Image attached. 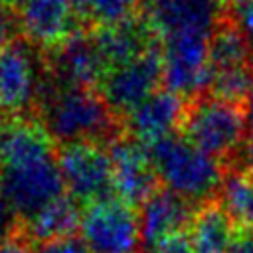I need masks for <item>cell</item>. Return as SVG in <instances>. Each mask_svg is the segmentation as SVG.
Returning a JSON list of instances; mask_svg holds the SVG:
<instances>
[{
    "label": "cell",
    "mask_w": 253,
    "mask_h": 253,
    "mask_svg": "<svg viewBox=\"0 0 253 253\" xmlns=\"http://www.w3.org/2000/svg\"><path fill=\"white\" fill-rule=\"evenodd\" d=\"M18 22L22 38L43 51L61 45L81 30L73 0H22Z\"/></svg>",
    "instance_id": "12"
},
{
    "label": "cell",
    "mask_w": 253,
    "mask_h": 253,
    "mask_svg": "<svg viewBox=\"0 0 253 253\" xmlns=\"http://www.w3.org/2000/svg\"><path fill=\"white\" fill-rule=\"evenodd\" d=\"M221 14L217 0H148L144 16L160 42L162 36L184 30L211 32Z\"/></svg>",
    "instance_id": "16"
},
{
    "label": "cell",
    "mask_w": 253,
    "mask_h": 253,
    "mask_svg": "<svg viewBox=\"0 0 253 253\" xmlns=\"http://www.w3.org/2000/svg\"><path fill=\"white\" fill-rule=\"evenodd\" d=\"M79 237L91 253H140L138 211L121 198H109L81 210Z\"/></svg>",
    "instance_id": "8"
},
{
    "label": "cell",
    "mask_w": 253,
    "mask_h": 253,
    "mask_svg": "<svg viewBox=\"0 0 253 253\" xmlns=\"http://www.w3.org/2000/svg\"><path fill=\"white\" fill-rule=\"evenodd\" d=\"M0 253H34V243L24 233H20L14 239L0 245Z\"/></svg>",
    "instance_id": "25"
},
{
    "label": "cell",
    "mask_w": 253,
    "mask_h": 253,
    "mask_svg": "<svg viewBox=\"0 0 253 253\" xmlns=\"http://www.w3.org/2000/svg\"><path fill=\"white\" fill-rule=\"evenodd\" d=\"M239 233L225 210L213 200L196 208L188 241L196 253H225Z\"/></svg>",
    "instance_id": "17"
},
{
    "label": "cell",
    "mask_w": 253,
    "mask_h": 253,
    "mask_svg": "<svg viewBox=\"0 0 253 253\" xmlns=\"http://www.w3.org/2000/svg\"><path fill=\"white\" fill-rule=\"evenodd\" d=\"M20 38L18 12L12 4L0 0V49Z\"/></svg>",
    "instance_id": "22"
},
{
    "label": "cell",
    "mask_w": 253,
    "mask_h": 253,
    "mask_svg": "<svg viewBox=\"0 0 253 253\" xmlns=\"http://www.w3.org/2000/svg\"><path fill=\"white\" fill-rule=\"evenodd\" d=\"M184 109L186 101L182 95L170 89H158L123 119L125 132L148 146L160 138L176 134L174 130L180 128Z\"/></svg>",
    "instance_id": "14"
},
{
    "label": "cell",
    "mask_w": 253,
    "mask_h": 253,
    "mask_svg": "<svg viewBox=\"0 0 253 253\" xmlns=\"http://www.w3.org/2000/svg\"><path fill=\"white\" fill-rule=\"evenodd\" d=\"M243 113H245V125H247V136L253 138V89L247 95L243 103Z\"/></svg>",
    "instance_id": "28"
},
{
    "label": "cell",
    "mask_w": 253,
    "mask_h": 253,
    "mask_svg": "<svg viewBox=\"0 0 253 253\" xmlns=\"http://www.w3.org/2000/svg\"><path fill=\"white\" fill-rule=\"evenodd\" d=\"M47 75L42 49L18 38L0 49V115L20 119L36 111Z\"/></svg>",
    "instance_id": "5"
},
{
    "label": "cell",
    "mask_w": 253,
    "mask_h": 253,
    "mask_svg": "<svg viewBox=\"0 0 253 253\" xmlns=\"http://www.w3.org/2000/svg\"><path fill=\"white\" fill-rule=\"evenodd\" d=\"M152 253H196V251L192 249V245L188 241V235H184V237H178V239H172V241L160 245Z\"/></svg>",
    "instance_id": "26"
},
{
    "label": "cell",
    "mask_w": 253,
    "mask_h": 253,
    "mask_svg": "<svg viewBox=\"0 0 253 253\" xmlns=\"http://www.w3.org/2000/svg\"><path fill=\"white\" fill-rule=\"evenodd\" d=\"M0 196L22 225L67 196L57 150L38 119L0 123Z\"/></svg>",
    "instance_id": "1"
},
{
    "label": "cell",
    "mask_w": 253,
    "mask_h": 253,
    "mask_svg": "<svg viewBox=\"0 0 253 253\" xmlns=\"http://www.w3.org/2000/svg\"><path fill=\"white\" fill-rule=\"evenodd\" d=\"M57 162L63 176L65 192L79 206L115 198L113 162L107 144L71 142L57 150Z\"/></svg>",
    "instance_id": "7"
},
{
    "label": "cell",
    "mask_w": 253,
    "mask_h": 253,
    "mask_svg": "<svg viewBox=\"0 0 253 253\" xmlns=\"http://www.w3.org/2000/svg\"><path fill=\"white\" fill-rule=\"evenodd\" d=\"M164 83L160 47H152L144 55L113 67L101 81V95L105 97L111 111L123 121L134 107L158 91Z\"/></svg>",
    "instance_id": "9"
},
{
    "label": "cell",
    "mask_w": 253,
    "mask_h": 253,
    "mask_svg": "<svg viewBox=\"0 0 253 253\" xmlns=\"http://www.w3.org/2000/svg\"><path fill=\"white\" fill-rule=\"evenodd\" d=\"M79 223H81V206L69 196H63L61 200L51 204L45 211H42L36 219L22 225V233L36 245L51 239L71 237L79 231Z\"/></svg>",
    "instance_id": "20"
},
{
    "label": "cell",
    "mask_w": 253,
    "mask_h": 253,
    "mask_svg": "<svg viewBox=\"0 0 253 253\" xmlns=\"http://www.w3.org/2000/svg\"><path fill=\"white\" fill-rule=\"evenodd\" d=\"M49 77L59 85L91 87L101 85L109 73V65L103 59L93 32L79 30L61 45L43 53Z\"/></svg>",
    "instance_id": "11"
},
{
    "label": "cell",
    "mask_w": 253,
    "mask_h": 253,
    "mask_svg": "<svg viewBox=\"0 0 253 253\" xmlns=\"http://www.w3.org/2000/svg\"><path fill=\"white\" fill-rule=\"evenodd\" d=\"M4 2H8V4H12V6H14V4H20L22 0H4Z\"/></svg>",
    "instance_id": "29"
},
{
    "label": "cell",
    "mask_w": 253,
    "mask_h": 253,
    "mask_svg": "<svg viewBox=\"0 0 253 253\" xmlns=\"http://www.w3.org/2000/svg\"><path fill=\"white\" fill-rule=\"evenodd\" d=\"M34 253H91V251L83 243L81 237L71 235V237H61V239L36 243L34 245Z\"/></svg>",
    "instance_id": "23"
},
{
    "label": "cell",
    "mask_w": 253,
    "mask_h": 253,
    "mask_svg": "<svg viewBox=\"0 0 253 253\" xmlns=\"http://www.w3.org/2000/svg\"><path fill=\"white\" fill-rule=\"evenodd\" d=\"M93 38L103 59L109 65V71L144 55L160 43L154 28L146 20V16L140 14L113 26L93 28Z\"/></svg>",
    "instance_id": "15"
},
{
    "label": "cell",
    "mask_w": 253,
    "mask_h": 253,
    "mask_svg": "<svg viewBox=\"0 0 253 253\" xmlns=\"http://www.w3.org/2000/svg\"><path fill=\"white\" fill-rule=\"evenodd\" d=\"M154 170L164 190L194 206L213 202L219 194L225 166L200 150L182 134H170L148 144Z\"/></svg>",
    "instance_id": "3"
},
{
    "label": "cell",
    "mask_w": 253,
    "mask_h": 253,
    "mask_svg": "<svg viewBox=\"0 0 253 253\" xmlns=\"http://www.w3.org/2000/svg\"><path fill=\"white\" fill-rule=\"evenodd\" d=\"M180 132L225 166L239 164L247 134L243 107L211 93L194 95L186 103Z\"/></svg>",
    "instance_id": "4"
},
{
    "label": "cell",
    "mask_w": 253,
    "mask_h": 253,
    "mask_svg": "<svg viewBox=\"0 0 253 253\" xmlns=\"http://www.w3.org/2000/svg\"><path fill=\"white\" fill-rule=\"evenodd\" d=\"M215 202L225 210L239 231L253 233V172L245 166H225Z\"/></svg>",
    "instance_id": "19"
},
{
    "label": "cell",
    "mask_w": 253,
    "mask_h": 253,
    "mask_svg": "<svg viewBox=\"0 0 253 253\" xmlns=\"http://www.w3.org/2000/svg\"><path fill=\"white\" fill-rule=\"evenodd\" d=\"M210 38L206 30H184L160 38V55L166 89L194 97L206 93L211 79Z\"/></svg>",
    "instance_id": "6"
},
{
    "label": "cell",
    "mask_w": 253,
    "mask_h": 253,
    "mask_svg": "<svg viewBox=\"0 0 253 253\" xmlns=\"http://www.w3.org/2000/svg\"><path fill=\"white\" fill-rule=\"evenodd\" d=\"M210 67H211V73L253 67L251 43L247 36L241 32V28L229 18V14H221V18L211 30Z\"/></svg>",
    "instance_id": "18"
},
{
    "label": "cell",
    "mask_w": 253,
    "mask_h": 253,
    "mask_svg": "<svg viewBox=\"0 0 253 253\" xmlns=\"http://www.w3.org/2000/svg\"><path fill=\"white\" fill-rule=\"evenodd\" d=\"M146 0H73L79 20L91 28L113 26L140 14Z\"/></svg>",
    "instance_id": "21"
},
{
    "label": "cell",
    "mask_w": 253,
    "mask_h": 253,
    "mask_svg": "<svg viewBox=\"0 0 253 253\" xmlns=\"http://www.w3.org/2000/svg\"><path fill=\"white\" fill-rule=\"evenodd\" d=\"M196 208L164 188L152 194L138 211L140 253H152L160 245L188 235Z\"/></svg>",
    "instance_id": "13"
},
{
    "label": "cell",
    "mask_w": 253,
    "mask_h": 253,
    "mask_svg": "<svg viewBox=\"0 0 253 253\" xmlns=\"http://www.w3.org/2000/svg\"><path fill=\"white\" fill-rule=\"evenodd\" d=\"M225 253H253V233L241 231Z\"/></svg>",
    "instance_id": "27"
},
{
    "label": "cell",
    "mask_w": 253,
    "mask_h": 253,
    "mask_svg": "<svg viewBox=\"0 0 253 253\" xmlns=\"http://www.w3.org/2000/svg\"><path fill=\"white\" fill-rule=\"evenodd\" d=\"M38 123L53 142H101L109 144L125 132L123 121L111 111L101 91L55 83L45 75L36 105Z\"/></svg>",
    "instance_id": "2"
},
{
    "label": "cell",
    "mask_w": 253,
    "mask_h": 253,
    "mask_svg": "<svg viewBox=\"0 0 253 253\" xmlns=\"http://www.w3.org/2000/svg\"><path fill=\"white\" fill-rule=\"evenodd\" d=\"M107 148L113 162L115 196L132 208H140L152 194L160 190V180L154 170L148 146L128 132H123L113 138Z\"/></svg>",
    "instance_id": "10"
},
{
    "label": "cell",
    "mask_w": 253,
    "mask_h": 253,
    "mask_svg": "<svg viewBox=\"0 0 253 253\" xmlns=\"http://www.w3.org/2000/svg\"><path fill=\"white\" fill-rule=\"evenodd\" d=\"M22 233V223L12 211V208L6 204V200L0 196V245L14 239Z\"/></svg>",
    "instance_id": "24"
}]
</instances>
